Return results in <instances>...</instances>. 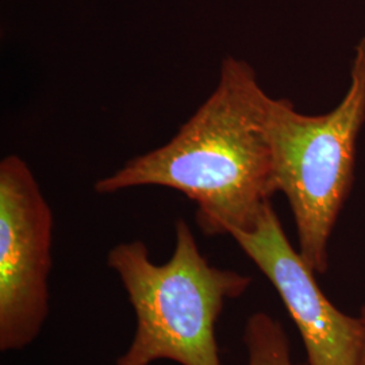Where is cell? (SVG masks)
Masks as SVG:
<instances>
[{"instance_id":"1","label":"cell","mask_w":365,"mask_h":365,"mask_svg":"<svg viewBox=\"0 0 365 365\" xmlns=\"http://www.w3.org/2000/svg\"><path fill=\"white\" fill-rule=\"evenodd\" d=\"M267 98L256 71L244 60L226 57L215 90L170 143L98 180L95 191L167 187L195 203L203 235L248 230L277 192L264 126Z\"/></svg>"},{"instance_id":"2","label":"cell","mask_w":365,"mask_h":365,"mask_svg":"<svg viewBox=\"0 0 365 365\" xmlns=\"http://www.w3.org/2000/svg\"><path fill=\"white\" fill-rule=\"evenodd\" d=\"M107 264L135 315L134 337L115 365H222L215 327L226 303L248 289L250 276L210 264L182 218L175 223V249L167 262L155 264L137 240L115 245Z\"/></svg>"},{"instance_id":"3","label":"cell","mask_w":365,"mask_h":365,"mask_svg":"<svg viewBox=\"0 0 365 365\" xmlns=\"http://www.w3.org/2000/svg\"><path fill=\"white\" fill-rule=\"evenodd\" d=\"M365 122V38L356 48L351 86L322 115L300 114L287 99L268 95L264 126L274 182L292 210L299 252L314 272L327 268V244L354 180L356 143Z\"/></svg>"},{"instance_id":"4","label":"cell","mask_w":365,"mask_h":365,"mask_svg":"<svg viewBox=\"0 0 365 365\" xmlns=\"http://www.w3.org/2000/svg\"><path fill=\"white\" fill-rule=\"evenodd\" d=\"M53 214L19 156L0 163V351L25 349L51 309Z\"/></svg>"},{"instance_id":"5","label":"cell","mask_w":365,"mask_h":365,"mask_svg":"<svg viewBox=\"0 0 365 365\" xmlns=\"http://www.w3.org/2000/svg\"><path fill=\"white\" fill-rule=\"evenodd\" d=\"M229 235L279 292L304 342L307 365H361V319L341 313L324 295L313 268L288 241L271 202L250 229Z\"/></svg>"},{"instance_id":"6","label":"cell","mask_w":365,"mask_h":365,"mask_svg":"<svg viewBox=\"0 0 365 365\" xmlns=\"http://www.w3.org/2000/svg\"><path fill=\"white\" fill-rule=\"evenodd\" d=\"M248 365H298L292 361L287 334L279 321L265 313L253 314L244 330Z\"/></svg>"},{"instance_id":"7","label":"cell","mask_w":365,"mask_h":365,"mask_svg":"<svg viewBox=\"0 0 365 365\" xmlns=\"http://www.w3.org/2000/svg\"><path fill=\"white\" fill-rule=\"evenodd\" d=\"M360 319H361V322H363V327H364V351H363V357H361V365H365V306L364 309H363V313H361Z\"/></svg>"}]
</instances>
